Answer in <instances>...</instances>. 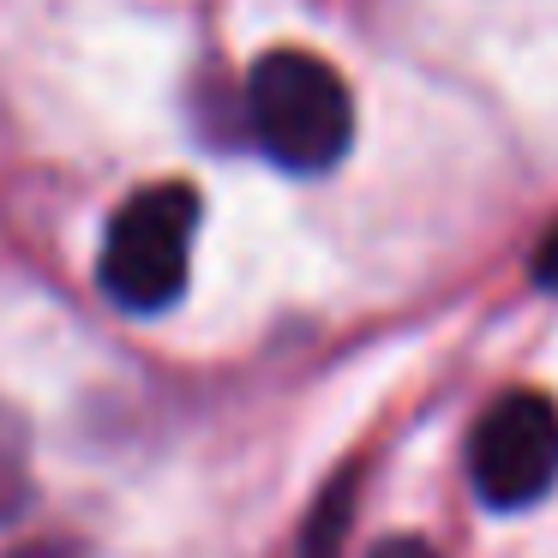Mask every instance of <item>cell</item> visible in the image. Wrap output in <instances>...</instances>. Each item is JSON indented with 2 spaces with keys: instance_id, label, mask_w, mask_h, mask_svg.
Wrapping results in <instances>:
<instances>
[{
  "instance_id": "6da1fadb",
  "label": "cell",
  "mask_w": 558,
  "mask_h": 558,
  "mask_svg": "<svg viewBox=\"0 0 558 558\" xmlns=\"http://www.w3.org/2000/svg\"><path fill=\"white\" fill-rule=\"evenodd\" d=\"M246 133L277 169L325 174L354 145V97L313 49H270L246 73Z\"/></svg>"
},
{
  "instance_id": "7a4b0ae2",
  "label": "cell",
  "mask_w": 558,
  "mask_h": 558,
  "mask_svg": "<svg viewBox=\"0 0 558 558\" xmlns=\"http://www.w3.org/2000/svg\"><path fill=\"white\" fill-rule=\"evenodd\" d=\"M193 234H198V193L186 181L138 186L109 217L97 253V282L121 313H169L186 294L193 270Z\"/></svg>"
},
{
  "instance_id": "3957f363",
  "label": "cell",
  "mask_w": 558,
  "mask_h": 558,
  "mask_svg": "<svg viewBox=\"0 0 558 558\" xmlns=\"http://www.w3.org/2000/svg\"><path fill=\"white\" fill-rule=\"evenodd\" d=\"M469 481L486 510H529L558 486V402L505 390L469 433Z\"/></svg>"
},
{
  "instance_id": "277c9868",
  "label": "cell",
  "mask_w": 558,
  "mask_h": 558,
  "mask_svg": "<svg viewBox=\"0 0 558 558\" xmlns=\"http://www.w3.org/2000/svg\"><path fill=\"white\" fill-rule=\"evenodd\" d=\"M349 522H354V474H337L301 529V558H342Z\"/></svg>"
},
{
  "instance_id": "5b68a950",
  "label": "cell",
  "mask_w": 558,
  "mask_h": 558,
  "mask_svg": "<svg viewBox=\"0 0 558 558\" xmlns=\"http://www.w3.org/2000/svg\"><path fill=\"white\" fill-rule=\"evenodd\" d=\"M31 505V433L0 402V522H13Z\"/></svg>"
},
{
  "instance_id": "8992f818",
  "label": "cell",
  "mask_w": 558,
  "mask_h": 558,
  "mask_svg": "<svg viewBox=\"0 0 558 558\" xmlns=\"http://www.w3.org/2000/svg\"><path fill=\"white\" fill-rule=\"evenodd\" d=\"M534 282H541L546 294H558V222L541 234V246H534Z\"/></svg>"
},
{
  "instance_id": "52a82bcc",
  "label": "cell",
  "mask_w": 558,
  "mask_h": 558,
  "mask_svg": "<svg viewBox=\"0 0 558 558\" xmlns=\"http://www.w3.org/2000/svg\"><path fill=\"white\" fill-rule=\"evenodd\" d=\"M373 558H438V546L421 541V534H397V541H378Z\"/></svg>"
},
{
  "instance_id": "ba28073f",
  "label": "cell",
  "mask_w": 558,
  "mask_h": 558,
  "mask_svg": "<svg viewBox=\"0 0 558 558\" xmlns=\"http://www.w3.org/2000/svg\"><path fill=\"white\" fill-rule=\"evenodd\" d=\"M13 558H85L73 541H43V546H25V553H13Z\"/></svg>"
}]
</instances>
